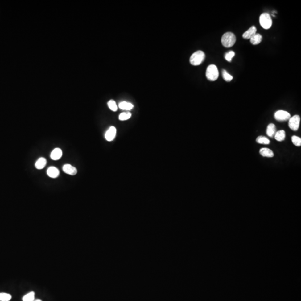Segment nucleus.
<instances>
[{
	"instance_id": "nucleus-22",
	"label": "nucleus",
	"mask_w": 301,
	"mask_h": 301,
	"mask_svg": "<svg viewBox=\"0 0 301 301\" xmlns=\"http://www.w3.org/2000/svg\"><path fill=\"white\" fill-rule=\"evenodd\" d=\"M222 76H223V79L225 80V81H227V82L232 81L233 79V76L230 75V74H229V73L227 72L225 70H223V71H222Z\"/></svg>"
},
{
	"instance_id": "nucleus-14",
	"label": "nucleus",
	"mask_w": 301,
	"mask_h": 301,
	"mask_svg": "<svg viewBox=\"0 0 301 301\" xmlns=\"http://www.w3.org/2000/svg\"><path fill=\"white\" fill-rule=\"evenodd\" d=\"M259 153L262 156L266 157H273L274 156V153L272 150L267 148H261L259 150Z\"/></svg>"
},
{
	"instance_id": "nucleus-20",
	"label": "nucleus",
	"mask_w": 301,
	"mask_h": 301,
	"mask_svg": "<svg viewBox=\"0 0 301 301\" xmlns=\"http://www.w3.org/2000/svg\"><path fill=\"white\" fill-rule=\"evenodd\" d=\"M11 298V295L9 293H0V301H10Z\"/></svg>"
},
{
	"instance_id": "nucleus-9",
	"label": "nucleus",
	"mask_w": 301,
	"mask_h": 301,
	"mask_svg": "<svg viewBox=\"0 0 301 301\" xmlns=\"http://www.w3.org/2000/svg\"><path fill=\"white\" fill-rule=\"evenodd\" d=\"M47 174L50 177L55 179L59 176L60 174V171L56 167L52 166V167H49L47 170Z\"/></svg>"
},
{
	"instance_id": "nucleus-19",
	"label": "nucleus",
	"mask_w": 301,
	"mask_h": 301,
	"mask_svg": "<svg viewBox=\"0 0 301 301\" xmlns=\"http://www.w3.org/2000/svg\"><path fill=\"white\" fill-rule=\"evenodd\" d=\"M256 141L258 143L263 144V145H269L270 143V140L266 137L259 136L256 139Z\"/></svg>"
},
{
	"instance_id": "nucleus-23",
	"label": "nucleus",
	"mask_w": 301,
	"mask_h": 301,
	"mask_svg": "<svg viewBox=\"0 0 301 301\" xmlns=\"http://www.w3.org/2000/svg\"><path fill=\"white\" fill-rule=\"evenodd\" d=\"M108 106L110 110L113 112H116L118 109V107L117 105L116 101L113 100H110L108 102Z\"/></svg>"
},
{
	"instance_id": "nucleus-8",
	"label": "nucleus",
	"mask_w": 301,
	"mask_h": 301,
	"mask_svg": "<svg viewBox=\"0 0 301 301\" xmlns=\"http://www.w3.org/2000/svg\"><path fill=\"white\" fill-rule=\"evenodd\" d=\"M63 170L65 173L70 175H75L77 174V169L75 168V167L72 166L69 164H66L64 165L63 167Z\"/></svg>"
},
{
	"instance_id": "nucleus-2",
	"label": "nucleus",
	"mask_w": 301,
	"mask_h": 301,
	"mask_svg": "<svg viewBox=\"0 0 301 301\" xmlns=\"http://www.w3.org/2000/svg\"><path fill=\"white\" fill-rule=\"evenodd\" d=\"M236 40V36L233 33L226 32L221 38V43L225 47H231L234 45Z\"/></svg>"
},
{
	"instance_id": "nucleus-15",
	"label": "nucleus",
	"mask_w": 301,
	"mask_h": 301,
	"mask_svg": "<svg viewBox=\"0 0 301 301\" xmlns=\"http://www.w3.org/2000/svg\"><path fill=\"white\" fill-rule=\"evenodd\" d=\"M118 107L122 110H130L132 109H133L134 105L129 102L122 101L119 104Z\"/></svg>"
},
{
	"instance_id": "nucleus-1",
	"label": "nucleus",
	"mask_w": 301,
	"mask_h": 301,
	"mask_svg": "<svg viewBox=\"0 0 301 301\" xmlns=\"http://www.w3.org/2000/svg\"><path fill=\"white\" fill-rule=\"evenodd\" d=\"M205 59V54L204 52L201 50H198L191 55L190 58V63L192 65L197 66L201 64Z\"/></svg>"
},
{
	"instance_id": "nucleus-24",
	"label": "nucleus",
	"mask_w": 301,
	"mask_h": 301,
	"mask_svg": "<svg viewBox=\"0 0 301 301\" xmlns=\"http://www.w3.org/2000/svg\"><path fill=\"white\" fill-rule=\"evenodd\" d=\"M292 141L293 143L296 146H297V147L301 146V138L300 137L293 136L292 137Z\"/></svg>"
},
{
	"instance_id": "nucleus-11",
	"label": "nucleus",
	"mask_w": 301,
	"mask_h": 301,
	"mask_svg": "<svg viewBox=\"0 0 301 301\" xmlns=\"http://www.w3.org/2000/svg\"><path fill=\"white\" fill-rule=\"evenodd\" d=\"M63 152L60 148H56L54 149L52 153L50 154V157L53 160H58L60 159L62 156Z\"/></svg>"
},
{
	"instance_id": "nucleus-6",
	"label": "nucleus",
	"mask_w": 301,
	"mask_h": 301,
	"mask_svg": "<svg viewBox=\"0 0 301 301\" xmlns=\"http://www.w3.org/2000/svg\"><path fill=\"white\" fill-rule=\"evenodd\" d=\"M274 118L278 121H280V122L286 121L290 119L291 118V114L288 112L284 110H278L274 114Z\"/></svg>"
},
{
	"instance_id": "nucleus-21",
	"label": "nucleus",
	"mask_w": 301,
	"mask_h": 301,
	"mask_svg": "<svg viewBox=\"0 0 301 301\" xmlns=\"http://www.w3.org/2000/svg\"><path fill=\"white\" fill-rule=\"evenodd\" d=\"M131 113L130 112H123L119 116V119L120 121H126L131 117Z\"/></svg>"
},
{
	"instance_id": "nucleus-5",
	"label": "nucleus",
	"mask_w": 301,
	"mask_h": 301,
	"mask_svg": "<svg viewBox=\"0 0 301 301\" xmlns=\"http://www.w3.org/2000/svg\"><path fill=\"white\" fill-rule=\"evenodd\" d=\"M300 121H301V118L298 115H295L293 116L292 117H291L289 119V123H288L289 127L294 131L298 130L299 127Z\"/></svg>"
},
{
	"instance_id": "nucleus-26",
	"label": "nucleus",
	"mask_w": 301,
	"mask_h": 301,
	"mask_svg": "<svg viewBox=\"0 0 301 301\" xmlns=\"http://www.w3.org/2000/svg\"><path fill=\"white\" fill-rule=\"evenodd\" d=\"M41 301V300H40V299H37V300H35V301Z\"/></svg>"
},
{
	"instance_id": "nucleus-3",
	"label": "nucleus",
	"mask_w": 301,
	"mask_h": 301,
	"mask_svg": "<svg viewBox=\"0 0 301 301\" xmlns=\"http://www.w3.org/2000/svg\"><path fill=\"white\" fill-rule=\"evenodd\" d=\"M206 78L210 81H215L219 77V72L217 68L215 65H210L206 69Z\"/></svg>"
},
{
	"instance_id": "nucleus-13",
	"label": "nucleus",
	"mask_w": 301,
	"mask_h": 301,
	"mask_svg": "<svg viewBox=\"0 0 301 301\" xmlns=\"http://www.w3.org/2000/svg\"><path fill=\"white\" fill-rule=\"evenodd\" d=\"M276 133V127L275 125L270 123L266 128V134L270 137H273Z\"/></svg>"
},
{
	"instance_id": "nucleus-18",
	"label": "nucleus",
	"mask_w": 301,
	"mask_h": 301,
	"mask_svg": "<svg viewBox=\"0 0 301 301\" xmlns=\"http://www.w3.org/2000/svg\"><path fill=\"white\" fill-rule=\"evenodd\" d=\"M35 292H30L27 293L23 297V301H34Z\"/></svg>"
},
{
	"instance_id": "nucleus-17",
	"label": "nucleus",
	"mask_w": 301,
	"mask_h": 301,
	"mask_svg": "<svg viewBox=\"0 0 301 301\" xmlns=\"http://www.w3.org/2000/svg\"><path fill=\"white\" fill-rule=\"evenodd\" d=\"M262 40V36L259 34H255L253 37L250 38V41L253 45H258Z\"/></svg>"
},
{
	"instance_id": "nucleus-10",
	"label": "nucleus",
	"mask_w": 301,
	"mask_h": 301,
	"mask_svg": "<svg viewBox=\"0 0 301 301\" xmlns=\"http://www.w3.org/2000/svg\"><path fill=\"white\" fill-rule=\"evenodd\" d=\"M257 33V29L255 26H252L246 31L243 34V38L244 39H250Z\"/></svg>"
},
{
	"instance_id": "nucleus-7",
	"label": "nucleus",
	"mask_w": 301,
	"mask_h": 301,
	"mask_svg": "<svg viewBox=\"0 0 301 301\" xmlns=\"http://www.w3.org/2000/svg\"><path fill=\"white\" fill-rule=\"evenodd\" d=\"M116 133H117V130L116 127L112 126L109 127L105 134V138L109 142L112 141L116 137Z\"/></svg>"
},
{
	"instance_id": "nucleus-16",
	"label": "nucleus",
	"mask_w": 301,
	"mask_h": 301,
	"mask_svg": "<svg viewBox=\"0 0 301 301\" xmlns=\"http://www.w3.org/2000/svg\"><path fill=\"white\" fill-rule=\"evenodd\" d=\"M274 138L278 142L283 141L286 138L285 131L284 130H280L276 132L275 135H274Z\"/></svg>"
},
{
	"instance_id": "nucleus-4",
	"label": "nucleus",
	"mask_w": 301,
	"mask_h": 301,
	"mask_svg": "<svg viewBox=\"0 0 301 301\" xmlns=\"http://www.w3.org/2000/svg\"><path fill=\"white\" fill-rule=\"evenodd\" d=\"M259 23L263 29H269L272 25V20L269 14L263 13L259 18Z\"/></svg>"
},
{
	"instance_id": "nucleus-25",
	"label": "nucleus",
	"mask_w": 301,
	"mask_h": 301,
	"mask_svg": "<svg viewBox=\"0 0 301 301\" xmlns=\"http://www.w3.org/2000/svg\"><path fill=\"white\" fill-rule=\"evenodd\" d=\"M235 56V52L233 51H229V52H226L225 54V59L229 62L232 61V59Z\"/></svg>"
},
{
	"instance_id": "nucleus-12",
	"label": "nucleus",
	"mask_w": 301,
	"mask_h": 301,
	"mask_svg": "<svg viewBox=\"0 0 301 301\" xmlns=\"http://www.w3.org/2000/svg\"><path fill=\"white\" fill-rule=\"evenodd\" d=\"M47 163V159L43 157H40L35 163V167L38 170H41L45 167Z\"/></svg>"
}]
</instances>
